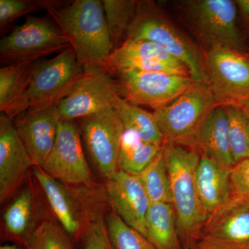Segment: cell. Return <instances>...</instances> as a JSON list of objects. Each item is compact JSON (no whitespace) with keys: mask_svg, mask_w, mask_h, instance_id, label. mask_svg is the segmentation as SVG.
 I'll use <instances>...</instances> for the list:
<instances>
[{"mask_svg":"<svg viewBox=\"0 0 249 249\" xmlns=\"http://www.w3.org/2000/svg\"><path fill=\"white\" fill-rule=\"evenodd\" d=\"M57 5L47 10L68 37L83 70L105 68L109 71L114 49L103 1L76 0L63 8Z\"/></svg>","mask_w":249,"mask_h":249,"instance_id":"6da1fadb","label":"cell"},{"mask_svg":"<svg viewBox=\"0 0 249 249\" xmlns=\"http://www.w3.org/2000/svg\"><path fill=\"white\" fill-rule=\"evenodd\" d=\"M163 151L178 237L182 249H190L200 240L209 217L201 204L196 185L200 154L195 149L169 142H165Z\"/></svg>","mask_w":249,"mask_h":249,"instance_id":"7a4b0ae2","label":"cell"},{"mask_svg":"<svg viewBox=\"0 0 249 249\" xmlns=\"http://www.w3.org/2000/svg\"><path fill=\"white\" fill-rule=\"evenodd\" d=\"M83 71L71 47L35 63L27 89L4 114L12 119L30 108L58 104L71 92Z\"/></svg>","mask_w":249,"mask_h":249,"instance_id":"3957f363","label":"cell"},{"mask_svg":"<svg viewBox=\"0 0 249 249\" xmlns=\"http://www.w3.org/2000/svg\"><path fill=\"white\" fill-rule=\"evenodd\" d=\"M217 105L209 85L196 83L153 115L166 142L195 149L201 129Z\"/></svg>","mask_w":249,"mask_h":249,"instance_id":"277c9868","label":"cell"},{"mask_svg":"<svg viewBox=\"0 0 249 249\" xmlns=\"http://www.w3.org/2000/svg\"><path fill=\"white\" fill-rule=\"evenodd\" d=\"M127 40L155 42L185 64L196 82L208 85L205 58L199 51L149 3H139Z\"/></svg>","mask_w":249,"mask_h":249,"instance_id":"5b68a950","label":"cell"},{"mask_svg":"<svg viewBox=\"0 0 249 249\" xmlns=\"http://www.w3.org/2000/svg\"><path fill=\"white\" fill-rule=\"evenodd\" d=\"M69 47H71L70 40L56 23L30 16L2 37L0 41V55L2 61L10 65L34 62Z\"/></svg>","mask_w":249,"mask_h":249,"instance_id":"8992f818","label":"cell"},{"mask_svg":"<svg viewBox=\"0 0 249 249\" xmlns=\"http://www.w3.org/2000/svg\"><path fill=\"white\" fill-rule=\"evenodd\" d=\"M208 85L218 105L241 106L249 101V56L244 52L210 47L204 57Z\"/></svg>","mask_w":249,"mask_h":249,"instance_id":"52a82bcc","label":"cell"},{"mask_svg":"<svg viewBox=\"0 0 249 249\" xmlns=\"http://www.w3.org/2000/svg\"><path fill=\"white\" fill-rule=\"evenodd\" d=\"M120 93L107 69L84 70L71 92L58 103L59 116L61 120L75 121L93 115L114 107Z\"/></svg>","mask_w":249,"mask_h":249,"instance_id":"ba28073f","label":"cell"},{"mask_svg":"<svg viewBox=\"0 0 249 249\" xmlns=\"http://www.w3.org/2000/svg\"><path fill=\"white\" fill-rule=\"evenodd\" d=\"M185 9L193 27L209 48L222 46L244 52L245 43L237 27V7L231 0H193Z\"/></svg>","mask_w":249,"mask_h":249,"instance_id":"9c48e42d","label":"cell"},{"mask_svg":"<svg viewBox=\"0 0 249 249\" xmlns=\"http://www.w3.org/2000/svg\"><path fill=\"white\" fill-rule=\"evenodd\" d=\"M118 75L120 92L127 101L155 111L168 106L198 83L191 76L164 72L128 70Z\"/></svg>","mask_w":249,"mask_h":249,"instance_id":"30bf717a","label":"cell"},{"mask_svg":"<svg viewBox=\"0 0 249 249\" xmlns=\"http://www.w3.org/2000/svg\"><path fill=\"white\" fill-rule=\"evenodd\" d=\"M80 120L88 151L103 178L108 180L120 170L119 155L124 124L114 107Z\"/></svg>","mask_w":249,"mask_h":249,"instance_id":"8fae6325","label":"cell"},{"mask_svg":"<svg viewBox=\"0 0 249 249\" xmlns=\"http://www.w3.org/2000/svg\"><path fill=\"white\" fill-rule=\"evenodd\" d=\"M42 168L53 178L69 184H92L93 175L75 121L60 120L55 144Z\"/></svg>","mask_w":249,"mask_h":249,"instance_id":"7c38bea8","label":"cell"},{"mask_svg":"<svg viewBox=\"0 0 249 249\" xmlns=\"http://www.w3.org/2000/svg\"><path fill=\"white\" fill-rule=\"evenodd\" d=\"M109 71L117 74L128 70L157 71L191 76L182 62L168 53L155 42L126 40L114 49L109 58Z\"/></svg>","mask_w":249,"mask_h":249,"instance_id":"4fadbf2b","label":"cell"},{"mask_svg":"<svg viewBox=\"0 0 249 249\" xmlns=\"http://www.w3.org/2000/svg\"><path fill=\"white\" fill-rule=\"evenodd\" d=\"M16 127L34 166L42 168L55 144L60 117L58 104L30 108L18 116Z\"/></svg>","mask_w":249,"mask_h":249,"instance_id":"5bb4252c","label":"cell"},{"mask_svg":"<svg viewBox=\"0 0 249 249\" xmlns=\"http://www.w3.org/2000/svg\"><path fill=\"white\" fill-rule=\"evenodd\" d=\"M34 165L11 118L0 115V201L7 200Z\"/></svg>","mask_w":249,"mask_h":249,"instance_id":"9a60e30c","label":"cell"},{"mask_svg":"<svg viewBox=\"0 0 249 249\" xmlns=\"http://www.w3.org/2000/svg\"><path fill=\"white\" fill-rule=\"evenodd\" d=\"M107 189L114 212L147 237L145 224L151 203L139 177L119 170L107 180Z\"/></svg>","mask_w":249,"mask_h":249,"instance_id":"2e32d148","label":"cell"},{"mask_svg":"<svg viewBox=\"0 0 249 249\" xmlns=\"http://www.w3.org/2000/svg\"><path fill=\"white\" fill-rule=\"evenodd\" d=\"M201 237L235 249H249V200L232 197L208 218Z\"/></svg>","mask_w":249,"mask_h":249,"instance_id":"e0dca14e","label":"cell"},{"mask_svg":"<svg viewBox=\"0 0 249 249\" xmlns=\"http://www.w3.org/2000/svg\"><path fill=\"white\" fill-rule=\"evenodd\" d=\"M230 169L207 156L200 155L196 185L201 204L209 216L231 199Z\"/></svg>","mask_w":249,"mask_h":249,"instance_id":"ac0fdd59","label":"cell"},{"mask_svg":"<svg viewBox=\"0 0 249 249\" xmlns=\"http://www.w3.org/2000/svg\"><path fill=\"white\" fill-rule=\"evenodd\" d=\"M196 150L219 164H235L229 141V116L224 105H217L205 123L196 140Z\"/></svg>","mask_w":249,"mask_h":249,"instance_id":"d6986e66","label":"cell"},{"mask_svg":"<svg viewBox=\"0 0 249 249\" xmlns=\"http://www.w3.org/2000/svg\"><path fill=\"white\" fill-rule=\"evenodd\" d=\"M34 173L62 227L69 235H78L80 229L78 212L67 188L40 167L34 166Z\"/></svg>","mask_w":249,"mask_h":249,"instance_id":"ffe728a7","label":"cell"},{"mask_svg":"<svg viewBox=\"0 0 249 249\" xmlns=\"http://www.w3.org/2000/svg\"><path fill=\"white\" fill-rule=\"evenodd\" d=\"M145 227L147 238L157 249H183L171 203L150 204Z\"/></svg>","mask_w":249,"mask_h":249,"instance_id":"44dd1931","label":"cell"},{"mask_svg":"<svg viewBox=\"0 0 249 249\" xmlns=\"http://www.w3.org/2000/svg\"><path fill=\"white\" fill-rule=\"evenodd\" d=\"M125 131L132 132L142 142L163 147L165 139L153 114L119 96L114 106Z\"/></svg>","mask_w":249,"mask_h":249,"instance_id":"7402d4cb","label":"cell"},{"mask_svg":"<svg viewBox=\"0 0 249 249\" xmlns=\"http://www.w3.org/2000/svg\"><path fill=\"white\" fill-rule=\"evenodd\" d=\"M35 63L21 62L0 69V110L6 112L27 89Z\"/></svg>","mask_w":249,"mask_h":249,"instance_id":"603a6c76","label":"cell"},{"mask_svg":"<svg viewBox=\"0 0 249 249\" xmlns=\"http://www.w3.org/2000/svg\"><path fill=\"white\" fill-rule=\"evenodd\" d=\"M163 147L142 142L132 132L124 130L121 141L119 168L129 175H139Z\"/></svg>","mask_w":249,"mask_h":249,"instance_id":"cb8c5ba5","label":"cell"},{"mask_svg":"<svg viewBox=\"0 0 249 249\" xmlns=\"http://www.w3.org/2000/svg\"><path fill=\"white\" fill-rule=\"evenodd\" d=\"M137 176L151 204L171 203L169 175L163 148Z\"/></svg>","mask_w":249,"mask_h":249,"instance_id":"d4e9b609","label":"cell"},{"mask_svg":"<svg viewBox=\"0 0 249 249\" xmlns=\"http://www.w3.org/2000/svg\"><path fill=\"white\" fill-rule=\"evenodd\" d=\"M102 1L114 50L124 33L127 34L135 17L139 3L132 0H103Z\"/></svg>","mask_w":249,"mask_h":249,"instance_id":"484cf974","label":"cell"},{"mask_svg":"<svg viewBox=\"0 0 249 249\" xmlns=\"http://www.w3.org/2000/svg\"><path fill=\"white\" fill-rule=\"evenodd\" d=\"M226 107L231 150L235 163L249 158V118L240 106L227 105Z\"/></svg>","mask_w":249,"mask_h":249,"instance_id":"4316f807","label":"cell"},{"mask_svg":"<svg viewBox=\"0 0 249 249\" xmlns=\"http://www.w3.org/2000/svg\"><path fill=\"white\" fill-rule=\"evenodd\" d=\"M32 210L33 193L30 187H27L4 213L5 227L8 232L16 238H24L30 224Z\"/></svg>","mask_w":249,"mask_h":249,"instance_id":"83f0119b","label":"cell"},{"mask_svg":"<svg viewBox=\"0 0 249 249\" xmlns=\"http://www.w3.org/2000/svg\"><path fill=\"white\" fill-rule=\"evenodd\" d=\"M106 226L114 249H157L146 237L126 224L114 211L107 216Z\"/></svg>","mask_w":249,"mask_h":249,"instance_id":"f1b7e54d","label":"cell"},{"mask_svg":"<svg viewBox=\"0 0 249 249\" xmlns=\"http://www.w3.org/2000/svg\"><path fill=\"white\" fill-rule=\"evenodd\" d=\"M28 249H73L65 229L52 221H44L28 236Z\"/></svg>","mask_w":249,"mask_h":249,"instance_id":"f546056e","label":"cell"},{"mask_svg":"<svg viewBox=\"0 0 249 249\" xmlns=\"http://www.w3.org/2000/svg\"><path fill=\"white\" fill-rule=\"evenodd\" d=\"M57 3L30 0H0V24L5 27L18 18L42 8L48 9Z\"/></svg>","mask_w":249,"mask_h":249,"instance_id":"4dcf8cb0","label":"cell"},{"mask_svg":"<svg viewBox=\"0 0 249 249\" xmlns=\"http://www.w3.org/2000/svg\"><path fill=\"white\" fill-rule=\"evenodd\" d=\"M84 249H114L111 245L107 226L101 218L87 224L83 232Z\"/></svg>","mask_w":249,"mask_h":249,"instance_id":"1f68e13d","label":"cell"},{"mask_svg":"<svg viewBox=\"0 0 249 249\" xmlns=\"http://www.w3.org/2000/svg\"><path fill=\"white\" fill-rule=\"evenodd\" d=\"M230 178L232 197L249 200V158L232 165Z\"/></svg>","mask_w":249,"mask_h":249,"instance_id":"d6a6232c","label":"cell"},{"mask_svg":"<svg viewBox=\"0 0 249 249\" xmlns=\"http://www.w3.org/2000/svg\"><path fill=\"white\" fill-rule=\"evenodd\" d=\"M190 249H235L222 245L219 242L201 237L200 240Z\"/></svg>","mask_w":249,"mask_h":249,"instance_id":"836d02e7","label":"cell"},{"mask_svg":"<svg viewBox=\"0 0 249 249\" xmlns=\"http://www.w3.org/2000/svg\"><path fill=\"white\" fill-rule=\"evenodd\" d=\"M235 3L244 22L249 29V0H237Z\"/></svg>","mask_w":249,"mask_h":249,"instance_id":"e575fe53","label":"cell"},{"mask_svg":"<svg viewBox=\"0 0 249 249\" xmlns=\"http://www.w3.org/2000/svg\"><path fill=\"white\" fill-rule=\"evenodd\" d=\"M240 106L244 109V111H245L246 114H247L249 118V101L243 103V104L241 105Z\"/></svg>","mask_w":249,"mask_h":249,"instance_id":"d590c367","label":"cell"},{"mask_svg":"<svg viewBox=\"0 0 249 249\" xmlns=\"http://www.w3.org/2000/svg\"><path fill=\"white\" fill-rule=\"evenodd\" d=\"M0 249H28L27 248H20V247H17L16 246L11 245H4L1 246Z\"/></svg>","mask_w":249,"mask_h":249,"instance_id":"8d00e7d4","label":"cell"}]
</instances>
